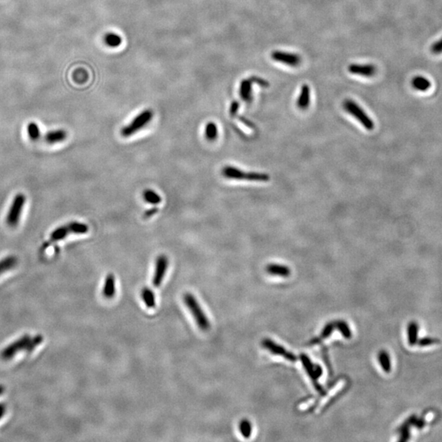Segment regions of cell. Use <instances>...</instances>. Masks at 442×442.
Masks as SVG:
<instances>
[{"label":"cell","mask_w":442,"mask_h":442,"mask_svg":"<svg viewBox=\"0 0 442 442\" xmlns=\"http://www.w3.org/2000/svg\"><path fill=\"white\" fill-rule=\"evenodd\" d=\"M68 227H69L71 234L74 235H86V233H88L89 227L87 224L84 223L78 222V221H72L68 223Z\"/></svg>","instance_id":"603a6c76"},{"label":"cell","mask_w":442,"mask_h":442,"mask_svg":"<svg viewBox=\"0 0 442 442\" xmlns=\"http://www.w3.org/2000/svg\"><path fill=\"white\" fill-rule=\"evenodd\" d=\"M426 425V421L424 419V417H421V418H417L416 419L415 423H414V426L415 428H418V430H421L423 428L425 427Z\"/></svg>","instance_id":"8d00e7d4"},{"label":"cell","mask_w":442,"mask_h":442,"mask_svg":"<svg viewBox=\"0 0 442 442\" xmlns=\"http://www.w3.org/2000/svg\"><path fill=\"white\" fill-rule=\"evenodd\" d=\"M411 85L414 90L421 92L427 91L431 87V82L429 80L421 76H417L413 78Z\"/></svg>","instance_id":"ac0fdd59"},{"label":"cell","mask_w":442,"mask_h":442,"mask_svg":"<svg viewBox=\"0 0 442 442\" xmlns=\"http://www.w3.org/2000/svg\"><path fill=\"white\" fill-rule=\"evenodd\" d=\"M343 108L345 111L349 112L351 116L358 120L367 131H373L374 129V122L368 115L365 113L361 107L356 102L351 99H346L343 102Z\"/></svg>","instance_id":"277c9868"},{"label":"cell","mask_w":442,"mask_h":442,"mask_svg":"<svg viewBox=\"0 0 442 442\" xmlns=\"http://www.w3.org/2000/svg\"><path fill=\"white\" fill-rule=\"evenodd\" d=\"M300 358H301V361H302V364H303L304 368H305L308 374L310 376V379H311L312 382H313V384H314V387H315L316 390H317L320 394L324 395V394H325V391H324V388H323L322 386L320 385L318 382H317V379L318 378L316 377L315 373H314V365H313V363L310 361V359H309V357H308L306 354H301V355H300Z\"/></svg>","instance_id":"9c48e42d"},{"label":"cell","mask_w":442,"mask_h":442,"mask_svg":"<svg viewBox=\"0 0 442 442\" xmlns=\"http://www.w3.org/2000/svg\"><path fill=\"white\" fill-rule=\"evenodd\" d=\"M314 373H315L317 378H319L322 375V368L320 365H314Z\"/></svg>","instance_id":"ab89813d"},{"label":"cell","mask_w":442,"mask_h":442,"mask_svg":"<svg viewBox=\"0 0 442 442\" xmlns=\"http://www.w3.org/2000/svg\"><path fill=\"white\" fill-rule=\"evenodd\" d=\"M262 346L265 348H266L267 350H269L271 353H273V354L282 355V356L284 357L287 361L294 362V361L298 360L295 354L289 352V351H287L284 347L279 346L277 343H273V341H271L270 339H265V340H263Z\"/></svg>","instance_id":"ba28073f"},{"label":"cell","mask_w":442,"mask_h":442,"mask_svg":"<svg viewBox=\"0 0 442 442\" xmlns=\"http://www.w3.org/2000/svg\"><path fill=\"white\" fill-rule=\"evenodd\" d=\"M266 272L271 275H276L280 277H288L291 275V269L286 265L279 264H269L266 266Z\"/></svg>","instance_id":"5bb4252c"},{"label":"cell","mask_w":442,"mask_h":442,"mask_svg":"<svg viewBox=\"0 0 442 442\" xmlns=\"http://www.w3.org/2000/svg\"><path fill=\"white\" fill-rule=\"evenodd\" d=\"M250 80H251L252 83H257V85H259V86H262V87H268V86H269V82L266 81L264 79H261V78L257 77V76H251L250 78Z\"/></svg>","instance_id":"e575fe53"},{"label":"cell","mask_w":442,"mask_h":442,"mask_svg":"<svg viewBox=\"0 0 442 442\" xmlns=\"http://www.w3.org/2000/svg\"><path fill=\"white\" fill-rule=\"evenodd\" d=\"M116 294V279L114 275H108L104 282L103 288H102V295L107 299H111Z\"/></svg>","instance_id":"4fadbf2b"},{"label":"cell","mask_w":442,"mask_h":442,"mask_svg":"<svg viewBox=\"0 0 442 442\" xmlns=\"http://www.w3.org/2000/svg\"><path fill=\"white\" fill-rule=\"evenodd\" d=\"M3 391H4V389H3L2 387H0V394H2Z\"/></svg>","instance_id":"b9f144b4"},{"label":"cell","mask_w":442,"mask_h":442,"mask_svg":"<svg viewBox=\"0 0 442 442\" xmlns=\"http://www.w3.org/2000/svg\"><path fill=\"white\" fill-rule=\"evenodd\" d=\"M168 265H169V261H168L167 257H165V255H161L157 257L153 279L154 287H158L161 285V283L163 281L166 270H167Z\"/></svg>","instance_id":"8992f818"},{"label":"cell","mask_w":442,"mask_h":442,"mask_svg":"<svg viewBox=\"0 0 442 442\" xmlns=\"http://www.w3.org/2000/svg\"><path fill=\"white\" fill-rule=\"evenodd\" d=\"M71 234L69 227L68 224H64L56 228L50 235V241L54 243V242H58V241L62 240L65 239L66 237Z\"/></svg>","instance_id":"e0dca14e"},{"label":"cell","mask_w":442,"mask_h":442,"mask_svg":"<svg viewBox=\"0 0 442 442\" xmlns=\"http://www.w3.org/2000/svg\"><path fill=\"white\" fill-rule=\"evenodd\" d=\"M17 265V258L14 256H8L0 260V275L7 271L11 270Z\"/></svg>","instance_id":"d6986e66"},{"label":"cell","mask_w":442,"mask_h":442,"mask_svg":"<svg viewBox=\"0 0 442 442\" xmlns=\"http://www.w3.org/2000/svg\"><path fill=\"white\" fill-rule=\"evenodd\" d=\"M430 50L433 54H440V53H442V38L439 39V40L436 41L431 46Z\"/></svg>","instance_id":"836d02e7"},{"label":"cell","mask_w":442,"mask_h":442,"mask_svg":"<svg viewBox=\"0 0 442 442\" xmlns=\"http://www.w3.org/2000/svg\"><path fill=\"white\" fill-rule=\"evenodd\" d=\"M408 342L410 346H415L418 343V325L415 321H412L408 325Z\"/></svg>","instance_id":"ffe728a7"},{"label":"cell","mask_w":442,"mask_h":442,"mask_svg":"<svg viewBox=\"0 0 442 442\" xmlns=\"http://www.w3.org/2000/svg\"><path fill=\"white\" fill-rule=\"evenodd\" d=\"M335 324H336V328L340 331L341 333L343 335L345 339H351L352 334H351V329L349 328L347 323L343 320H339V321H335Z\"/></svg>","instance_id":"f546056e"},{"label":"cell","mask_w":442,"mask_h":442,"mask_svg":"<svg viewBox=\"0 0 442 442\" xmlns=\"http://www.w3.org/2000/svg\"><path fill=\"white\" fill-rule=\"evenodd\" d=\"M143 198L145 202L152 205H158L161 202V196L152 190H146L143 191Z\"/></svg>","instance_id":"cb8c5ba5"},{"label":"cell","mask_w":442,"mask_h":442,"mask_svg":"<svg viewBox=\"0 0 442 442\" xmlns=\"http://www.w3.org/2000/svg\"><path fill=\"white\" fill-rule=\"evenodd\" d=\"M222 175L227 179H237V180H241V179H248L249 172H245L239 168L231 166V165H226L224 166L222 170Z\"/></svg>","instance_id":"7c38bea8"},{"label":"cell","mask_w":442,"mask_h":442,"mask_svg":"<svg viewBox=\"0 0 442 442\" xmlns=\"http://www.w3.org/2000/svg\"><path fill=\"white\" fill-rule=\"evenodd\" d=\"M205 135L207 140L214 141L218 137V128L215 123L209 122L205 129Z\"/></svg>","instance_id":"4316f807"},{"label":"cell","mask_w":442,"mask_h":442,"mask_svg":"<svg viewBox=\"0 0 442 442\" xmlns=\"http://www.w3.org/2000/svg\"><path fill=\"white\" fill-rule=\"evenodd\" d=\"M271 57L275 61L286 64L290 67H298L302 61V58L298 54L286 53V52L273 51L271 53Z\"/></svg>","instance_id":"52a82bcc"},{"label":"cell","mask_w":442,"mask_h":442,"mask_svg":"<svg viewBox=\"0 0 442 442\" xmlns=\"http://www.w3.org/2000/svg\"><path fill=\"white\" fill-rule=\"evenodd\" d=\"M153 117V113L151 110H145L139 113L128 125L124 127L121 130V135L123 137L131 136L137 131H140L143 127H146Z\"/></svg>","instance_id":"5b68a950"},{"label":"cell","mask_w":442,"mask_h":442,"mask_svg":"<svg viewBox=\"0 0 442 442\" xmlns=\"http://www.w3.org/2000/svg\"><path fill=\"white\" fill-rule=\"evenodd\" d=\"M27 134L29 139L32 141L39 140L41 137V131L39 125L35 122H30L27 124Z\"/></svg>","instance_id":"484cf974"},{"label":"cell","mask_w":442,"mask_h":442,"mask_svg":"<svg viewBox=\"0 0 442 442\" xmlns=\"http://www.w3.org/2000/svg\"><path fill=\"white\" fill-rule=\"evenodd\" d=\"M377 360H378L379 364L383 368V371L385 373H389L391 370V359L390 355L387 351H381L377 354Z\"/></svg>","instance_id":"7402d4cb"},{"label":"cell","mask_w":442,"mask_h":442,"mask_svg":"<svg viewBox=\"0 0 442 442\" xmlns=\"http://www.w3.org/2000/svg\"><path fill=\"white\" fill-rule=\"evenodd\" d=\"M310 89L307 85H304L301 90L298 100V106L302 110H306L310 106Z\"/></svg>","instance_id":"9a60e30c"},{"label":"cell","mask_w":442,"mask_h":442,"mask_svg":"<svg viewBox=\"0 0 442 442\" xmlns=\"http://www.w3.org/2000/svg\"><path fill=\"white\" fill-rule=\"evenodd\" d=\"M440 343V340H439V339H435V338H429V336H427V338H423V339L418 340L417 344H418L419 347H429V346L437 344V343Z\"/></svg>","instance_id":"d6a6232c"},{"label":"cell","mask_w":442,"mask_h":442,"mask_svg":"<svg viewBox=\"0 0 442 442\" xmlns=\"http://www.w3.org/2000/svg\"><path fill=\"white\" fill-rule=\"evenodd\" d=\"M348 71L354 75H359L365 77H372L377 73V68L371 64H367V65L351 64L349 66Z\"/></svg>","instance_id":"30bf717a"},{"label":"cell","mask_w":442,"mask_h":442,"mask_svg":"<svg viewBox=\"0 0 442 442\" xmlns=\"http://www.w3.org/2000/svg\"><path fill=\"white\" fill-rule=\"evenodd\" d=\"M141 297L143 299L145 305L149 309H153L156 306V298L155 295L153 293V291L151 289H149V287H144L141 291Z\"/></svg>","instance_id":"44dd1931"},{"label":"cell","mask_w":442,"mask_h":442,"mask_svg":"<svg viewBox=\"0 0 442 442\" xmlns=\"http://www.w3.org/2000/svg\"><path fill=\"white\" fill-rule=\"evenodd\" d=\"M104 42L111 48L119 47L122 43V39L120 35L115 33H108L104 37Z\"/></svg>","instance_id":"d4e9b609"},{"label":"cell","mask_w":442,"mask_h":442,"mask_svg":"<svg viewBox=\"0 0 442 442\" xmlns=\"http://www.w3.org/2000/svg\"><path fill=\"white\" fill-rule=\"evenodd\" d=\"M41 340L42 339H41L40 336H35V339H31V336H28V335L23 336L4 349V351L1 354V356L4 360L8 361V360L12 359V356L16 355L17 353L23 351H22L23 349H25L27 351H32L41 343Z\"/></svg>","instance_id":"6da1fadb"},{"label":"cell","mask_w":442,"mask_h":442,"mask_svg":"<svg viewBox=\"0 0 442 442\" xmlns=\"http://www.w3.org/2000/svg\"><path fill=\"white\" fill-rule=\"evenodd\" d=\"M239 109V102L237 101H234L231 103L230 108H229V114L231 116H235L238 113Z\"/></svg>","instance_id":"d590c367"},{"label":"cell","mask_w":442,"mask_h":442,"mask_svg":"<svg viewBox=\"0 0 442 442\" xmlns=\"http://www.w3.org/2000/svg\"><path fill=\"white\" fill-rule=\"evenodd\" d=\"M4 412H5V407L2 405H0V418L4 416Z\"/></svg>","instance_id":"60d3db41"},{"label":"cell","mask_w":442,"mask_h":442,"mask_svg":"<svg viewBox=\"0 0 442 442\" xmlns=\"http://www.w3.org/2000/svg\"><path fill=\"white\" fill-rule=\"evenodd\" d=\"M270 179L269 175L260 172H249L248 181L268 182Z\"/></svg>","instance_id":"4dcf8cb0"},{"label":"cell","mask_w":442,"mask_h":442,"mask_svg":"<svg viewBox=\"0 0 442 442\" xmlns=\"http://www.w3.org/2000/svg\"><path fill=\"white\" fill-rule=\"evenodd\" d=\"M183 301L185 303L187 309L190 310V313L195 320L196 323L198 324L202 330L206 331L210 328L211 324L206 317V314L204 313L203 310L198 303V300L196 299L193 294L186 293L183 296Z\"/></svg>","instance_id":"7a4b0ae2"},{"label":"cell","mask_w":442,"mask_h":442,"mask_svg":"<svg viewBox=\"0 0 442 442\" xmlns=\"http://www.w3.org/2000/svg\"><path fill=\"white\" fill-rule=\"evenodd\" d=\"M158 212V209L157 207H153L151 209H149V210L146 211L144 212V214H143V217L145 219L151 218L152 216H154L156 213H157Z\"/></svg>","instance_id":"74e56055"},{"label":"cell","mask_w":442,"mask_h":442,"mask_svg":"<svg viewBox=\"0 0 442 442\" xmlns=\"http://www.w3.org/2000/svg\"><path fill=\"white\" fill-rule=\"evenodd\" d=\"M239 431L241 434L244 438L248 439L251 437V432H252V427H251V423L247 419H243L239 424Z\"/></svg>","instance_id":"f1b7e54d"},{"label":"cell","mask_w":442,"mask_h":442,"mask_svg":"<svg viewBox=\"0 0 442 442\" xmlns=\"http://www.w3.org/2000/svg\"><path fill=\"white\" fill-rule=\"evenodd\" d=\"M410 430L405 431V432H401V437L399 438V442H406L410 440Z\"/></svg>","instance_id":"f35d334b"},{"label":"cell","mask_w":442,"mask_h":442,"mask_svg":"<svg viewBox=\"0 0 442 442\" xmlns=\"http://www.w3.org/2000/svg\"><path fill=\"white\" fill-rule=\"evenodd\" d=\"M26 202H27V198L23 194H16L12 199L6 216V223L8 226L14 228L20 222Z\"/></svg>","instance_id":"3957f363"},{"label":"cell","mask_w":442,"mask_h":442,"mask_svg":"<svg viewBox=\"0 0 442 442\" xmlns=\"http://www.w3.org/2000/svg\"><path fill=\"white\" fill-rule=\"evenodd\" d=\"M335 328H336V324H335V322H331L327 324L326 325H325V327H324V329H323L322 333L320 335V338L317 339H314V340L312 341L311 344H316V343H320V341H322L323 339H327V338H328V336H330L332 331L334 330Z\"/></svg>","instance_id":"83f0119b"},{"label":"cell","mask_w":442,"mask_h":442,"mask_svg":"<svg viewBox=\"0 0 442 442\" xmlns=\"http://www.w3.org/2000/svg\"><path fill=\"white\" fill-rule=\"evenodd\" d=\"M252 86V82L250 79L243 80L241 82L239 93H240L241 98L244 100L245 102H249L251 101V98H252V95H251L252 86Z\"/></svg>","instance_id":"2e32d148"},{"label":"cell","mask_w":442,"mask_h":442,"mask_svg":"<svg viewBox=\"0 0 442 442\" xmlns=\"http://www.w3.org/2000/svg\"><path fill=\"white\" fill-rule=\"evenodd\" d=\"M67 138H68V132L62 130V129L49 131L44 136V139H45V142L49 143V144H56V143H61Z\"/></svg>","instance_id":"8fae6325"},{"label":"cell","mask_w":442,"mask_h":442,"mask_svg":"<svg viewBox=\"0 0 442 442\" xmlns=\"http://www.w3.org/2000/svg\"><path fill=\"white\" fill-rule=\"evenodd\" d=\"M417 415L416 414H413V415L410 416V418H408L403 423V424L397 428V430L396 432H405V431L410 430V428L411 426L414 425V423H415L416 419H417Z\"/></svg>","instance_id":"1f68e13d"}]
</instances>
